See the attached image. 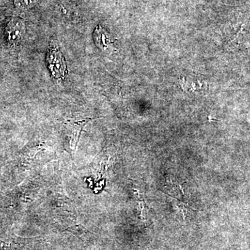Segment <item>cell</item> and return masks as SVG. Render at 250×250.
Listing matches in <instances>:
<instances>
[{
  "label": "cell",
  "mask_w": 250,
  "mask_h": 250,
  "mask_svg": "<svg viewBox=\"0 0 250 250\" xmlns=\"http://www.w3.org/2000/svg\"><path fill=\"white\" fill-rule=\"evenodd\" d=\"M48 68L54 78H64L66 73V62L59 48L51 45L47 55Z\"/></svg>",
  "instance_id": "obj_1"
},
{
  "label": "cell",
  "mask_w": 250,
  "mask_h": 250,
  "mask_svg": "<svg viewBox=\"0 0 250 250\" xmlns=\"http://www.w3.org/2000/svg\"><path fill=\"white\" fill-rule=\"evenodd\" d=\"M24 25L21 21L13 20L7 26V32L10 41H20L23 35Z\"/></svg>",
  "instance_id": "obj_2"
},
{
  "label": "cell",
  "mask_w": 250,
  "mask_h": 250,
  "mask_svg": "<svg viewBox=\"0 0 250 250\" xmlns=\"http://www.w3.org/2000/svg\"><path fill=\"white\" fill-rule=\"evenodd\" d=\"M94 40L96 45L101 49H106L109 47V43H110V39H109V36L105 30L102 28V27L98 26L94 30Z\"/></svg>",
  "instance_id": "obj_3"
},
{
  "label": "cell",
  "mask_w": 250,
  "mask_h": 250,
  "mask_svg": "<svg viewBox=\"0 0 250 250\" xmlns=\"http://www.w3.org/2000/svg\"><path fill=\"white\" fill-rule=\"evenodd\" d=\"M38 0H15V4L17 7L21 9H28L36 4Z\"/></svg>",
  "instance_id": "obj_4"
}]
</instances>
